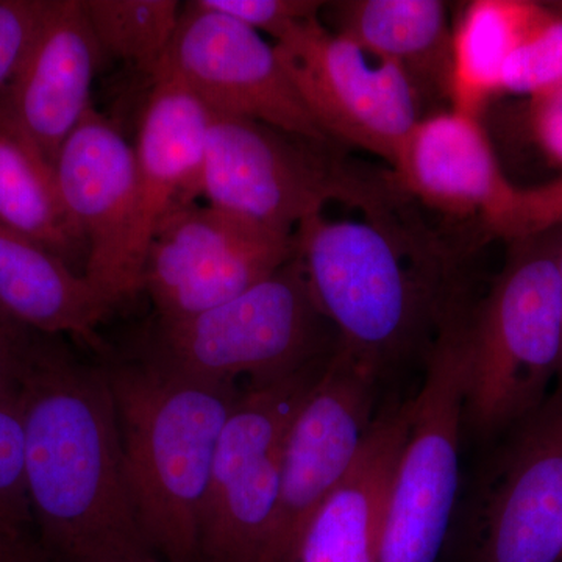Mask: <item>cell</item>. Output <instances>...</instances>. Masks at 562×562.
Listing matches in <instances>:
<instances>
[{
	"mask_svg": "<svg viewBox=\"0 0 562 562\" xmlns=\"http://www.w3.org/2000/svg\"><path fill=\"white\" fill-rule=\"evenodd\" d=\"M25 482L46 562H158L125 475L102 362L36 333L20 376Z\"/></svg>",
	"mask_w": 562,
	"mask_h": 562,
	"instance_id": "cell-1",
	"label": "cell"
},
{
	"mask_svg": "<svg viewBox=\"0 0 562 562\" xmlns=\"http://www.w3.org/2000/svg\"><path fill=\"white\" fill-rule=\"evenodd\" d=\"M101 362L140 528L157 557L198 562L214 453L241 390L184 375L140 350Z\"/></svg>",
	"mask_w": 562,
	"mask_h": 562,
	"instance_id": "cell-2",
	"label": "cell"
},
{
	"mask_svg": "<svg viewBox=\"0 0 562 562\" xmlns=\"http://www.w3.org/2000/svg\"><path fill=\"white\" fill-rule=\"evenodd\" d=\"M295 257L338 342L383 376L425 346L430 349L453 294L441 266L403 246L384 217H308L295 228Z\"/></svg>",
	"mask_w": 562,
	"mask_h": 562,
	"instance_id": "cell-3",
	"label": "cell"
},
{
	"mask_svg": "<svg viewBox=\"0 0 562 562\" xmlns=\"http://www.w3.org/2000/svg\"><path fill=\"white\" fill-rule=\"evenodd\" d=\"M562 228L509 241L490 294L465 312L464 430L490 439L517 428L547 402L562 357Z\"/></svg>",
	"mask_w": 562,
	"mask_h": 562,
	"instance_id": "cell-4",
	"label": "cell"
},
{
	"mask_svg": "<svg viewBox=\"0 0 562 562\" xmlns=\"http://www.w3.org/2000/svg\"><path fill=\"white\" fill-rule=\"evenodd\" d=\"M338 336L325 319L301 261L188 319L155 322L140 351L209 382H271L327 358Z\"/></svg>",
	"mask_w": 562,
	"mask_h": 562,
	"instance_id": "cell-5",
	"label": "cell"
},
{
	"mask_svg": "<svg viewBox=\"0 0 562 562\" xmlns=\"http://www.w3.org/2000/svg\"><path fill=\"white\" fill-rule=\"evenodd\" d=\"M328 144L262 122L210 111L202 198L210 206L273 232L294 233L325 205L384 217L390 191L327 154Z\"/></svg>",
	"mask_w": 562,
	"mask_h": 562,
	"instance_id": "cell-6",
	"label": "cell"
},
{
	"mask_svg": "<svg viewBox=\"0 0 562 562\" xmlns=\"http://www.w3.org/2000/svg\"><path fill=\"white\" fill-rule=\"evenodd\" d=\"M465 308L454 303L427 351L408 436L384 503L379 562H438L460 492Z\"/></svg>",
	"mask_w": 562,
	"mask_h": 562,
	"instance_id": "cell-7",
	"label": "cell"
},
{
	"mask_svg": "<svg viewBox=\"0 0 562 562\" xmlns=\"http://www.w3.org/2000/svg\"><path fill=\"white\" fill-rule=\"evenodd\" d=\"M330 357L241 391L214 453L198 562H273L284 439Z\"/></svg>",
	"mask_w": 562,
	"mask_h": 562,
	"instance_id": "cell-8",
	"label": "cell"
},
{
	"mask_svg": "<svg viewBox=\"0 0 562 562\" xmlns=\"http://www.w3.org/2000/svg\"><path fill=\"white\" fill-rule=\"evenodd\" d=\"M273 46L321 131L394 169L424 117V99L409 77L325 27L321 18L294 25Z\"/></svg>",
	"mask_w": 562,
	"mask_h": 562,
	"instance_id": "cell-9",
	"label": "cell"
},
{
	"mask_svg": "<svg viewBox=\"0 0 562 562\" xmlns=\"http://www.w3.org/2000/svg\"><path fill=\"white\" fill-rule=\"evenodd\" d=\"M292 258L294 233L192 203L169 214L155 232L144 260L143 290L157 321H183L238 297Z\"/></svg>",
	"mask_w": 562,
	"mask_h": 562,
	"instance_id": "cell-10",
	"label": "cell"
},
{
	"mask_svg": "<svg viewBox=\"0 0 562 562\" xmlns=\"http://www.w3.org/2000/svg\"><path fill=\"white\" fill-rule=\"evenodd\" d=\"M380 379L338 342L306 394L284 439L273 562L290 561L313 514L357 464L376 419Z\"/></svg>",
	"mask_w": 562,
	"mask_h": 562,
	"instance_id": "cell-11",
	"label": "cell"
},
{
	"mask_svg": "<svg viewBox=\"0 0 562 562\" xmlns=\"http://www.w3.org/2000/svg\"><path fill=\"white\" fill-rule=\"evenodd\" d=\"M165 72L190 88L213 113L262 122L314 143H333L303 105L276 46L260 32L201 9L194 0L181 9Z\"/></svg>",
	"mask_w": 562,
	"mask_h": 562,
	"instance_id": "cell-12",
	"label": "cell"
},
{
	"mask_svg": "<svg viewBox=\"0 0 562 562\" xmlns=\"http://www.w3.org/2000/svg\"><path fill=\"white\" fill-rule=\"evenodd\" d=\"M498 458L471 508V562L560 561L562 403H543Z\"/></svg>",
	"mask_w": 562,
	"mask_h": 562,
	"instance_id": "cell-13",
	"label": "cell"
},
{
	"mask_svg": "<svg viewBox=\"0 0 562 562\" xmlns=\"http://www.w3.org/2000/svg\"><path fill=\"white\" fill-rule=\"evenodd\" d=\"M58 191L88 246L85 277L111 306L135 297L127 244L135 203V147L94 106L54 162Z\"/></svg>",
	"mask_w": 562,
	"mask_h": 562,
	"instance_id": "cell-14",
	"label": "cell"
},
{
	"mask_svg": "<svg viewBox=\"0 0 562 562\" xmlns=\"http://www.w3.org/2000/svg\"><path fill=\"white\" fill-rule=\"evenodd\" d=\"M135 146V203L127 244V273L135 294L155 232L173 211L202 195L210 110L177 77L151 81Z\"/></svg>",
	"mask_w": 562,
	"mask_h": 562,
	"instance_id": "cell-15",
	"label": "cell"
},
{
	"mask_svg": "<svg viewBox=\"0 0 562 562\" xmlns=\"http://www.w3.org/2000/svg\"><path fill=\"white\" fill-rule=\"evenodd\" d=\"M102 57L83 0H49L31 49L0 101L52 165L92 106L91 87Z\"/></svg>",
	"mask_w": 562,
	"mask_h": 562,
	"instance_id": "cell-16",
	"label": "cell"
},
{
	"mask_svg": "<svg viewBox=\"0 0 562 562\" xmlns=\"http://www.w3.org/2000/svg\"><path fill=\"white\" fill-rule=\"evenodd\" d=\"M394 181L432 209L482 220L501 210L516 188L503 173L480 117L453 109L417 122Z\"/></svg>",
	"mask_w": 562,
	"mask_h": 562,
	"instance_id": "cell-17",
	"label": "cell"
},
{
	"mask_svg": "<svg viewBox=\"0 0 562 562\" xmlns=\"http://www.w3.org/2000/svg\"><path fill=\"white\" fill-rule=\"evenodd\" d=\"M409 422L412 402L376 414L357 464L313 514L288 562H379L384 503Z\"/></svg>",
	"mask_w": 562,
	"mask_h": 562,
	"instance_id": "cell-18",
	"label": "cell"
},
{
	"mask_svg": "<svg viewBox=\"0 0 562 562\" xmlns=\"http://www.w3.org/2000/svg\"><path fill=\"white\" fill-rule=\"evenodd\" d=\"M111 310L83 273L0 225V312L11 321L41 335H69L102 349L95 330Z\"/></svg>",
	"mask_w": 562,
	"mask_h": 562,
	"instance_id": "cell-19",
	"label": "cell"
},
{
	"mask_svg": "<svg viewBox=\"0 0 562 562\" xmlns=\"http://www.w3.org/2000/svg\"><path fill=\"white\" fill-rule=\"evenodd\" d=\"M325 11L333 32L398 66L422 99H449L452 27L441 0H344L325 2Z\"/></svg>",
	"mask_w": 562,
	"mask_h": 562,
	"instance_id": "cell-20",
	"label": "cell"
},
{
	"mask_svg": "<svg viewBox=\"0 0 562 562\" xmlns=\"http://www.w3.org/2000/svg\"><path fill=\"white\" fill-rule=\"evenodd\" d=\"M0 225L54 251L83 273L88 246L58 191L54 165L0 101Z\"/></svg>",
	"mask_w": 562,
	"mask_h": 562,
	"instance_id": "cell-21",
	"label": "cell"
},
{
	"mask_svg": "<svg viewBox=\"0 0 562 562\" xmlns=\"http://www.w3.org/2000/svg\"><path fill=\"white\" fill-rule=\"evenodd\" d=\"M541 2L475 0L461 10L452 27L449 101L452 109L482 116L501 95L503 68L530 29Z\"/></svg>",
	"mask_w": 562,
	"mask_h": 562,
	"instance_id": "cell-22",
	"label": "cell"
},
{
	"mask_svg": "<svg viewBox=\"0 0 562 562\" xmlns=\"http://www.w3.org/2000/svg\"><path fill=\"white\" fill-rule=\"evenodd\" d=\"M176 0H83L103 55L120 58L151 81L158 79L179 31Z\"/></svg>",
	"mask_w": 562,
	"mask_h": 562,
	"instance_id": "cell-23",
	"label": "cell"
},
{
	"mask_svg": "<svg viewBox=\"0 0 562 562\" xmlns=\"http://www.w3.org/2000/svg\"><path fill=\"white\" fill-rule=\"evenodd\" d=\"M0 546L41 554L25 482L20 383L0 386Z\"/></svg>",
	"mask_w": 562,
	"mask_h": 562,
	"instance_id": "cell-24",
	"label": "cell"
},
{
	"mask_svg": "<svg viewBox=\"0 0 562 562\" xmlns=\"http://www.w3.org/2000/svg\"><path fill=\"white\" fill-rule=\"evenodd\" d=\"M562 85V2L542 3L502 72L501 94L541 98Z\"/></svg>",
	"mask_w": 562,
	"mask_h": 562,
	"instance_id": "cell-25",
	"label": "cell"
},
{
	"mask_svg": "<svg viewBox=\"0 0 562 562\" xmlns=\"http://www.w3.org/2000/svg\"><path fill=\"white\" fill-rule=\"evenodd\" d=\"M491 235L514 241L562 228V179L532 188H514L501 210L484 217Z\"/></svg>",
	"mask_w": 562,
	"mask_h": 562,
	"instance_id": "cell-26",
	"label": "cell"
},
{
	"mask_svg": "<svg viewBox=\"0 0 562 562\" xmlns=\"http://www.w3.org/2000/svg\"><path fill=\"white\" fill-rule=\"evenodd\" d=\"M201 9L216 11L279 41L294 25L321 18L325 2L316 0H194Z\"/></svg>",
	"mask_w": 562,
	"mask_h": 562,
	"instance_id": "cell-27",
	"label": "cell"
},
{
	"mask_svg": "<svg viewBox=\"0 0 562 562\" xmlns=\"http://www.w3.org/2000/svg\"><path fill=\"white\" fill-rule=\"evenodd\" d=\"M49 0H0V94L20 70Z\"/></svg>",
	"mask_w": 562,
	"mask_h": 562,
	"instance_id": "cell-28",
	"label": "cell"
},
{
	"mask_svg": "<svg viewBox=\"0 0 562 562\" xmlns=\"http://www.w3.org/2000/svg\"><path fill=\"white\" fill-rule=\"evenodd\" d=\"M531 125L543 154L562 168V85L531 99Z\"/></svg>",
	"mask_w": 562,
	"mask_h": 562,
	"instance_id": "cell-29",
	"label": "cell"
},
{
	"mask_svg": "<svg viewBox=\"0 0 562 562\" xmlns=\"http://www.w3.org/2000/svg\"><path fill=\"white\" fill-rule=\"evenodd\" d=\"M35 335L0 312V386L20 382Z\"/></svg>",
	"mask_w": 562,
	"mask_h": 562,
	"instance_id": "cell-30",
	"label": "cell"
},
{
	"mask_svg": "<svg viewBox=\"0 0 562 562\" xmlns=\"http://www.w3.org/2000/svg\"><path fill=\"white\" fill-rule=\"evenodd\" d=\"M0 562H46L40 553L22 552L0 546Z\"/></svg>",
	"mask_w": 562,
	"mask_h": 562,
	"instance_id": "cell-31",
	"label": "cell"
},
{
	"mask_svg": "<svg viewBox=\"0 0 562 562\" xmlns=\"http://www.w3.org/2000/svg\"><path fill=\"white\" fill-rule=\"evenodd\" d=\"M558 268H560V297H561V327H562V233H561V243H560V257H558ZM552 397L557 398V401H560L562 403V357H561L560 372H558L557 390H554Z\"/></svg>",
	"mask_w": 562,
	"mask_h": 562,
	"instance_id": "cell-32",
	"label": "cell"
}]
</instances>
